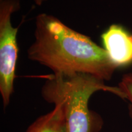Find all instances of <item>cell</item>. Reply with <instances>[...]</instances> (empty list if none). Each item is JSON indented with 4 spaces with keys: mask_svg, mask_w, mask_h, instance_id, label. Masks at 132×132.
<instances>
[{
    "mask_svg": "<svg viewBox=\"0 0 132 132\" xmlns=\"http://www.w3.org/2000/svg\"><path fill=\"white\" fill-rule=\"evenodd\" d=\"M27 56L53 73H86L105 81L118 69L103 47L46 13L36 16L34 40Z\"/></svg>",
    "mask_w": 132,
    "mask_h": 132,
    "instance_id": "1",
    "label": "cell"
},
{
    "mask_svg": "<svg viewBox=\"0 0 132 132\" xmlns=\"http://www.w3.org/2000/svg\"><path fill=\"white\" fill-rule=\"evenodd\" d=\"M98 91L108 92L122 99L125 95L119 86L106 85L105 81L86 73H53L41 89L47 103L59 105L63 110L65 132H97L102 120L89 109V100Z\"/></svg>",
    "mask_w": 132,
    "mask_h": 132,
    "instance_id": "2",
    "label": "cell"
},
{
    "mask_svg": "<svg viewBox=\"0 0 132 132\" xmlns=\"http://www.w3.org/2000/svg\"><path fill=\"white\" fill-rule=\"evenodd\" d=\"M20 9V0L0 1V94L4 108L10 103L18 60L19 28L11 23L12 14Z\"/></svg>",
    "mask_w": 132,
    "mask_h": 132,
    "instance_id": "3",
    "label": "cell"
},
{
    "mask_svg": "<svg viewBox=\"0 0 132 132\" xmlns=\"http://www.w3.org/2000/svg\"><path fill=\"white\" fill-rule=\"evenodd\" d=\"M103 48L117 68L132 64V34L123 26L112 24L102 33Z\"/></svg>",
    "mask_w": 132,
    "mask_h": 132,
    "instance_id": "4",
    "label": "cell"
},
{
    "mask_svg": "<svg viewBox=\"0 0 132 132\" xmlns=\"http://www.w3.org/2000/svg\"><path fill=\"white\" fill-rule=\"evenodd\" d=\"M63 110L59 105L45 114L40 116L28 127L25 132H65Z\"/></svg>",
    "mask_w": 132,
    "mask_h": 132,
    "instance_id": "5",
    "label": "cell"
},
{
    "mask_svg": "<svg viewBox=\"0 0 132 132\" xmlns=\"http://www.w3.org/2000/svg\"><path fill=\"white\" fill-rule=\"evenodd\" d=\"M118 86L124 94L125 99L129 102V112L132 119V72L122 76Z\"/></svg>",
    "mask_w": 132,
    "mask_h": 132,
    "instance_id": "6",
    "label": "cell"
},
{
    "mask_svg": "<svg viewBox=\"0 0 132 132\" xmlns=\"http://www.w3.org/2000/svg\"><path fill=\"white\" fill-rule=\"evenodd\" d=\"M33 1H34V2L35 3V4L37 5V6H42L44 3L47 1L48 0H33Z\"/></svg>",
    "mask_w": 132,
    "mask_h": 132,
    "instance_id": "7",
    "label": "cell"
},
{
    "mask_svg": "<svg viewBox=\"0 0 132 132\" xmlns=\"http://www.w3.org/2000/svg\"><path fill=\"white\" fill-rule=\"evenodd\" d=\"M0 1H2V0H0Z\"/></svg>",
    "mask_w": 132,
    "mask_h": 132,
    "instance_id": "8",
    "label": "cell"
}]
</instances>
